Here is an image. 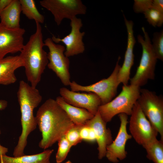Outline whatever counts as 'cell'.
I'll list each match as a JSON object with an SVG mask.
<instances>
[{"instance_id":"1","label":"cell","mask_w":163,"mask_h":163,"mask_svg":"<svg viewBox=\"0 0 163 163\" xmlns=\"http://www.w3.org/2000/svg\"><path fill=\"white\" fill-rule=\"evenodd\" d=\"M35 118L42 135L39 146L45 150L58 142L74 125L56 100L52 98L39 107Z\"/></svg>"},{"instance_id":"2","label":"cell","mask_w":163,"mask_h":163,"mask_svg":"<svg viewBox=\"0 0 163 163\" xmlns=\"http://www.w3.org/2000/svg\"><path fill=\"white\" fill-rule=\"evenodd\" d=\"M17 96L20 107L22 129L13 151L14 157L25 155L24 151L27 145L28 136L36 129L37 125L34 110L42 99L38 90L24 81H20Z\"/></svg>"},{"instance_id":"3","label":"cell","mask_w":163,"mask_h":163,"mask_svg":"<svg viewBox=\"0 0 163 163\" xmlns=\"http://www.w3.org/2000/svg\"><path fill=\"white\" fill-rule=\"evenodd\" d=\"M36 23L35 32L24 45L19 55L24 62L27 80L34 88L40 82L49 62L47 53L43 48L45 46L41 26L40 24Z\"/></svg>"},{"instance_id":"4","label":"cell","mask_w":163,"mask_h":163,"mask_svg":"<svg viewBox=\"0 0 163 163\" xmlns=\"http://www.w3.org/2000/svg\"><path fill=\"white\" fill-rule=\"evenodd\" d=\"M140 87L135 85H123L122 91L116 97L99 106L98 112L103 120L107 123L117 114L130 115L140 95Z\"/></svg>"},{"instance_id":"5","label":"cell","mask_w":163,"mask_h":163,"mask_svg":"<svg viewBox=\"0 0 163 163\" xmlns=\"http://www.w3.org/2000/svg\"><path fill=\"white\" fill-rule=\"evenodd\" d=\"M144 39L138 35L137 39L142 48L141 58L136 72L130 79V85L139 87L145 85L149 80L155 78V71L157 58L153 51L148 33L144 27L142 28Z\"/></svg>"},{"instance_id":"6","label":"cell","mask_w":163,"mask_h":163,"mask_svg":"<svg viewBox=\"0 0 163 163\" xmlns=\"http://www.w3.org/2000/svg\"><path fill=\"white\" fill-rule=\"evenodd\" d=\"M120 59L119 56L113 72L107 78L87 86L81 85L73 81L69 85L71 91L94 93L100 98L101 105L110 102L116 94L117 87L120 84L118 80V74L121 67L119 64Z\"/></svg>"},{"instance_id":"7","label":"cell","mask_w":163,"mask_h":163,"mask_svg":"<svg viewBox=\"0 0 163 163\" xmlns=\"http://www.w3.org/2000/svg\"><path fill=\"white\" fill-rule=\"evenodd\" d=\"M143 113L163 141V98L154 92L140 89L137 101Z\"/></svg>"},{"instance_id":"8","label":"cell","mask_w":163,"mask_h":163,"mask_svg":"<svg viewBox=\"0 0 163 163\" xmlns=\"http://www.w3.org/2000/svg\"><path fill=\"white\" fill-rule=\"evenodd\" d=\"M44 43V46L49 50L47 53L49 61L47 67L56 74L63 85H69L71 82L69 70L70 60L64 54L65 47L55 43L51 38H47Z\"/></svg>"},{"instance_id":"9","label":"cell","mask_w":163,"mask_h":163,"mask_svg":"<svg viewBox=\"0 0 163 163\" xmlns=\"http://www.w3.org/2000/svg\"><path fill=\"white\" fill-rule=\"evenodd\" d=\"M40 4L52 13L58 26L64 19L70 20L87 11L86 7L81 0H43Z\"/></svg>"},{"instance_id":"10","label":"cell","mask_w":163,"mask_h":163,"mask_svg":"<svg viewBox=\"0 0 163 163\" xmlns=\"http://www.w3.org/2000/svg\"><path fill=\"white\" fill-rule=\"evenodd\" d=\"M130 115L129 130L137 143L142 146L156 138L158 133L147 119L137 101Z\"/></svg>"},{"instance_id":"11","label":"cell","mask_w":163,"mask_h":163,"mask_svg":"<svg viewBox=\"0 0 163 163\" xmlns=\"http://www.w3.org/2000/svg\"><path fill=\"white\" fill-rule=\"evenodd\" d=\"M70 20L71 30L69 34L62 38L54 36L51 38L55 43L64 44L66 46L64 54L68 57L82 53L85 50L83 41L85 33L80 31L83 26L82 20L76 17Z\"/></svg>"},{"instance_id":"12","label":"cell","mask_w":163,"mask_h":163,"mask_svg":"<svg viewBox=\"0 0 163 163\" xmlns=\"http://www.w3.org/2000/svg\"><path fill=\"white\" fill-rule=\"evenodd\" d=\"M120 124L117 136L114 141L106 148L105 156L110 161L117 163L119 160H122L126 157L127 152L125 150L127 141L132 136L127 131L128 115L124 113L119 114Z\"/></svg>"},{"instance_id":"13","label":"cell","mask_w":163,"mask_h":163,"mask_svg":"<svg viewBox=\"0 0 163 163\" xmlns=\"http://www.w3.org/2000/svg\"><path fill=\"white\" fill-rule=\"evenodd\" d=\"M25 30L10 28L0 23V59L8 53L21 52L24 45Z\"/></svg>"},{"instance_id":"14","label":"cell","mask_w":163,"mask_h":163,"mask_svg":"<svg viewBox=\"0 0 163 163\" xmlns=\"http://www.w3.org/2000/svg\"><path fill=\"white\" fill-rule=\"evenodd\" d=\"M60 96L67 103L85 109L94 115L101 105V100L95 94L91 92L79 93L73 91L65 87L59 89Z\"/></svg>"},{"instance_id":"15","label":"cell","mask_w":163,"mask_h":163,"mask_svg":"<svg viewBox=\"0 0 163 163\" xmlns=\"http://www.w3.org/2000/svg\"><path fill=\"white\" fill-rule=\"evenodd\" d=\"M106 123L97 111L93 117L85 124L93 129L95 134L99 159L105 157L107 147L113 141L111 131L107 128Z\"/></svg>"},{"instance_id":"16","label":"cell","mask_w":163,"mask_h":163,"mask_svg":"<svg viewBox=\"0 0 163 163\" xmlns=\"http://www.w3.org/2000/svg\"><path fill=\"white\" fill-rule=\"evenodd\" d=\"M123 15L127 32V43L124 61L119 72L118 80L120 83L126 85L130 79L131 69L134 64L133 50L136 41L133 34V23L132 21L128 20Z\"/></svg>"},{"instance_id":"17","label":"cell","mask_w":163,"mask_h":163,"mask_svg":"<svg viewBox=\"0 0 163 163\" xmlns=\"http://www.w3.org/2000/svg\"><path fill=\"white\" fill-rule=\"evenodd\" d=\"M24 65V61L19 55L0 59V84L8 85L14 83L17 80L15 71Z\"/></svg>"},{"instance_id":"18","label":"cell","mask_w":163,"mask_h":163,"mask_svg":"<svg viewBox=\"0 0 163 163\" xmlns=\"http://www.w3.org/2000/svg\"><path fill=\"white\" fill-rule=\"evenodd\" d=\"M56 100L75 125L79 126H84L94 116L85 109L67 103L60 96L57 97Z\"/></svg>"},{"instance_id":"19","label":"cell","mask_w":163,"mask_h":163,"mask_svg":"<svg viewBox=\"0 0 163 163\" xmlns=\"http://www.w3.org/2000/svg\"><path fill=\"white\" fill-rule=\"evenodd\" d=\"M21 12L19 0H12L9 5L0 13V23L9 28H20Z\"/></svg>"},{"instance_id":"20","label":"cell","mask_w":163,"mask_h":163,"mask_svg":"<svg viewBox=\"0 0 163 163\" xmlns=\"http://www.w3.org/2000/svg\"><path fill=\"white\" fill-rule=\"evenodd\" d=\"M53 149H46L40 153L19 157H10L0 154L4 163H50Z\"/></svg>"},{"instance_id":"21","label":"cell","mask_w":163,"mask_h":163,"mask_svg":"<svg viewBox=\"0 0 163 163\" xmlns=\"http://www.w3.org/2000/svg\"><path fill=\"white\" fill-rule=\"evenodd\" d=\"M142 146L146 150L149 160L154 163H163V141L156 138Z\"/></svg>"},{"instance_id":"22","label":"cell","mask_w":163,"mask_h":163,"mask_svg":"<svg viewBox=\"0 0 163 163\" xmlns=\"http://www.w3.org/2000/svg\"><path fill=\"white\" fill-rule=\"evenodd\" d=\"M21 12L29 19L34 20L36 22L43 23L44 17L36 7L34 0H19Z\"/></svg>"},{"instance_id":"23","label":"cell","mask_w":163,"mask_h":163,"mask_svg":"<svg viewBox=\"0 0 163 163\" xmlns=\"http://www.w3.org/2000/svg\"><path fill=\"white\" fill-rule=\"evenodd\" d=\"M58 148L56 156V162L61 163L66 158L72 147L66 138L65 135L58 141Z\"/></svg>"},{"instance_id":"24","label":"cell","mask_w":163,"mask_h":163,"mask_svg":"<svg viewBox=\"0 0 163 163\" xmlns=\"http://www.w3.org/2000/svg\"><path fill=\"white\" fill-rule=\"evenodd\" d=\"M149 24L154 27H160L163 23V13L152 8L143 13Z\"/></svg>"},{"instance_id":"25","label":"cell","mask_w":163,"mask_h":163,"mask_svg":"<svg viewBox=\"0 0 163 163\" xmlns=\"http://www.w3.org/2000/svg\"><path fill=\"white\" fill-rule=\"evenodd\" d=\"M152 44L153 51L157 59L163 60V31L154 33Z\"/></svg>"},{"instance_id":"26","label":"cell","mask_w":163,"mask_h":163,"mask_svg":"<svg viewBox=\"0 0 163 163\" xmlns=\"http://www.w3.org/2000/svg\"><path fill=\"white\" fill-rule=\"evenodd\" d=\"M80 127L74 125L65 135L66 138L72 146L77 145L82 141L80 134Z\"/></svg>"},{"instance_id":"27","label":"cell","mask_w":163,"mask_h":163,"mask_svg":"<svg viewBox=\"0 0 163 163\" xmlns=\"http://www.w3.org/2000/svg\"><path fill=\"white\" fill-rule=\"evenodd\" d=\"M80 134L82 140L91 142L96 141V137L94 130L86 124L80 127Z\"/></svg>"},{"instance_id":"28","label":"cell","mask_w":163,"mask_h":163,"mask_svg":"<svg viewBox=\"0 0 163 163\" xmlns=\"http://www.w3.org/2000/svg\"><path fill=\"white\" fill-rule=\"evenodd\" d=\"M133 9L136 13L144 12L152 7V0H134Z\"/></svg>"},{"instance_id":"29","label":"cell","mask_w":163,"mask_h":163,"mask_svg":"<svg viewBox=\"0 0 163 163\" xmlns=\"http://www.w3.org/2000/svg\"><path fill=\"white\" fill-rule=\"evenodd\" d=\"M152 8L163 13V0H153Z\"/></svg>"},{"instance_id":"30","label":"cell","mask_w":163,"mask_h":163,"mask_svg":"<svg viewBox=\"0 0 163 163\" xmlns=\"http://www.w3.org/2000/svg\"><path fill=\"white\" fill-rule=\"evenodd\" d=\"M12 0H0V13L11 3Z\"/></svg>"},{"instance_id":"31","label":"cell","mask_w":163,"mask_h":163,"mask_svg":"<svg viewBox=\"0 0 163 163\" xmlns=\"http://www.w3.org/2000/svg\"><path fill=\"white\" fill-rule=\"evenodd\" d=\"M8 105L7 101L4 100H0V110H2L5 109ZM1 132L0 129V134Z\"/></svg>"},{"instance_id":"32","label":"cell","mask_w":163,"mask_h":163,"mask_svg":"<svg viewBox=\"0 0 163 163\" xmlns=\"http://www.w3.org/2000/svg\"><path fill=\"white\" fill-rule=\"evenodd\" d=\"M0 163H4L2 160L1 156L0 155Z\"/></svg>"},{"instance_id":"33","label":"cell","mask_w":163,"mask_h":163,"mask_svg":"<svg viewBox=\"0 0 163 163\" xmlns=\"http://www.w3.org/2000/svg\"><path fill=\"white\" fill-rule=\"evenodd\" d=\"M65 163H72V162L70 161L69 160Z\"/></svg>"}]
</instances>
